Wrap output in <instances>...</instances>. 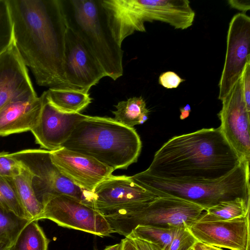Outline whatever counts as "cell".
Wrapping results in <instances>:
<instances>
[{
  "instance_id": "obj_35",
  "label": "cell",
  "mask_w": 250,
  "mask_h": 250,
  "mask_svg": "<svg viewBox=\"0 0 250 250\" xmlns=\"http://www.w3.org/2000/svg\"><path fill=\"white\" fill-rule=\"evenodd\" d=\"M193 250H210L207 245L197 241L192 247Z\"/></svg>"
},
{
  "instance_id": "obj_21",
  "label": "cell",
  "mask_w": 250,
  "mask_h": 250,
  "mask_svg": "<svg viewBox=\"0 0 250 250\" xmlns=\"http://www.w3.org/2000/svg\"><path fill=\"white\" fill-rule=\"evenodd\" d=\"M115 107L116 110L112 111L114 120L125 126L133 127L144 124L148 119L149 110L142 97H134L119 102Z\"/></svg>"
},
{
  "instance_id": "obj_16",
  "label": "cell",
  "mask_w": 250,
  "mask_h": 250,
  "mask_svg": "<svg viewBox=\"0 0 250 250\" xmlns=\"http://www.w3.org/2000/svg\"><path fill=\"white\" fill-rule=\"evenodd\" d=\"M38 97L14 43L0 56V109L15 100Z\"/></svg>"
},
{
  "instance_id": "obj_12",
  "label": "cell",
  "mask_w": 250,
  "mask_h": 250,
  "mask_svg": "<svg viewBox=\"0 0 250 250\" xmlns=\"http://www.w3.org/2000/svg\"><path fill=\"white\" fill-rule=\"evenodd\" d=\"M219 128L241 160H250V113L244 99L241 78L221 101Z\"/></svg>"
},
{
  "instance_id": "obj_39",
  "label": "cell",
  "mask_w": 250,
  "mask_h": 250,
  "mask_svg": "<svg viewBox=\"0 0 250 250\" xmlns=\"http://www.w3.org/2000/svg\"><path fill=\"white\" fill-rule=\"evenodd\" d=\"M193 250V249H192H192H190V250Z\"/></svg>"
},
{
  "instance_id": "obj_10",
  "label": "cell",
  "mask_w": 250,
  "mask_h": 250,
  "mask_svg": "<svg viewBox=\"0 0 250 250\" xmlns=\"http://www.w3.org/2000/svg\"><path fill=\"white\" fill-rule=\"evenodd\" d=\"M63 71L69 88L85 93L106 77L92 52L68 27L65 36Z\"/></svg>"
},
{
  "instance_id": "obj_1",
  "label": "cell",
  "mask_w": 250,
  "mask_h": 250,
  "mask_svg": "<svg viewBox=\"0 0 250 250\" xmlns=\"http://www.w3.org/2000/svg\"><path fill=\"white\" fill-rule=\"evenodd\" d=\"M7 2L14 43L36 83L49 88H69L63 71L67 26L62 0Z\"/></svg>"
},
{
  "instance_id": "obj_29",
  "label": "cell",
  "mask_w": 250,
  "mask_h": 250,
  "mask_svg": "<svg viewBox=\"0 0 250 250\" xmlns=\"http://www.w3.org/2000/svg\"><path fill=\"white\" fill-rule=\"evenodd\" d=\"M244 99L249 112L250 113V59H249L241 76Z\"/></svg>"
},
{
  "instance_id": "obj_31",
  "label": "cell",
  "mask_w": 250,
  "mask_h": 250,
  "mask_svg": "<svg viewBox=\"0 0 250 250\" xmlns=\"http://www.w3.org/2000/svg\"><path fill=\"white\" fill-rule=\"evenodd\" d=\"M136 250H162L156 245L148 241L130 236H127Z\"/></svg>"
},
{
  "instance_id": "obj_18",
  "label": "cell",
  "mask_w": 250,
  "mask_h": 250,
  "mask_svg": "<svg viewBox=\"0 0 250 250\" xmlns=\"http://www.w3.org/2000/svg\"><path fill=\"white\" fill-rule=\"evenodd\" d=\"M44 92L48 101L63 113H80L91 103L89 93L77 90L49 88Z\"/></svg>"
},
{
  "instance_id": "obj_30",
  "label": "cell",
  "mask_w": 250,
  "mask_h": 250,
  "mask_svg": "<svg viewBox=\"0 0 250 250\" xmlns=\"http://www.w3.org/2000/svg\"><path fill=\"white\" fill-rule=\"evenodd\" d=\"M159 83L167 89L176 88L185 81L176 73L168 71L161 74L159 77Z\"/></svg>"
},
{
  "instance_id": "obj_38",
  "label": "cell",
  "mask_w": 250,
  "mask_h": 250,
  "mask_svg": "<svg viewBox=\"0 0 250 250\" xmlns=\"http://www.w3.org/2000/svg\"><path fill=\"white\" fill-rule=\"evenodd\" d=\"M208 248L210 250H223L222 248H218L216 247L208 245Z\"/></svg>"
},
{
  "instance_id": "obj_33",
  "label": "cell",
  "mask_w": 250,
  "mask_h": 250,
  "mask_svg": "<svg viewBox=\"0 0 250 250\" xmlns=\"http://www.w3.org/2000/svg\"><path fill=\"white\" fill-rule=\"evenodd\" d=\"M121 242H122V250H136L134 246L128 238L125 237V238L121 240Z\"/></svg>"
},
{
  "instance_id": "obj_24",
  "label": "cell",
  "mask_w": 250,
  "mask_h": 250,
  "mask_svg": "<svg viewBox=\"0 0 250 250\" xmlns=\"http://www.w3.org/2000/svg\"><path fill=\"white\" fill-rule=\"evenodd\" d=\"M30 221L0 206V244L14 245L20 232Z\"/></svg>"
},
{
  "instance_id": "obj_20",
  "label": "cell",
  "mask_w": 250,
  "mask_h": 250,
  "mask_svg": "<svg viewBox=\"0 0 250 250\" xmlns=\"http://www.w3.org/2000/svg\"><path fill=\"white\" fill-rule=\"evenodd\" d=\"M21 204L30 220H39L44 206L36 197L32 184V176L25 168L13 178Z\"/></svg>"
},
{
  "instance_id": "obj_37",
  "label": "cell",
  "mask_w": 250,
  "mask_h": 250,
  "mask_svg": "<svg viewBox=\"0 0 250 250\" xmlns=\"http://www.w3.org/2000/svg\"><path fill=\"white\" fill-rule=\"evenodd\" d=\"M13 245H8L4 243L0 244V250H13Z\"/></svg>"
},
{
  "instance_id": "obj_14",
  "label": "cell",
  "mask_w": 250,
  "mask_h": 250,
  "mask_svg": "<svg viewBox=\"0 0 250 250\" xmlns=\"http://www.w3.org/2000/svg\"><path fill=\"white\" fill-rule=\"evenodd\" d=\"M42 105L36 125L31 130L37 144L49 151L62 147L76 125L89 116L80 113H65L58 110L41 95Z\"/></svg>"
},
{
  "instance_id": "obj_4",
  "label": "cell",
  "mask_w": 250,
  "mask_h": 250,
  "mask_svg": "<svg viewBox=\"0 0 250 250\" xmlns=\"http://www.w3.org/2000/svg\"><path fill=\"white\" fill-rule=\"evenodd\" d=\"M249 165V161L242 160L225 176L210 181L165 179L144 171L131 177L158 197H178L200 206L206 210L220 202L237 198L250 201Z\"/></svg>"
},
{
  "instance_id": "obj_32",
  "label": "cell",
  "mask_w": 250,
  "mask_h": 250,
  "mask_svg": "<svg viewBox=\"0 0 250 250\" xmlns=\"http://www.w3.org/2000/svg\"><path fill=\"white\" fill-rule=\"evenodd\" d=\"M228 2L230 8L238 10L242 13L246 14L250 9V2L248 0H229Z\"/></svg>"
},
{
  "instance_id": "obj_22",
  "label": "cell",
  "mask_w": 250,
  "mask_h": 250,
  "mask_svg": "<svg viewBox=\"0 0 250 250\" xmlns=\"http://www.w3.org/2000/svg\"><path fill=\"white\" fill-rule=\"evenodd\" d=\"M49 240L38 220H30L19 234L13 250H47Z\"/></svg>"
},
{
  "instance_id": "obj_19",
  "label": "cell",
  "mask_w": 250,
  "mask_h": 250,
  "mask_svg": "<svg viewBox=\"0 0 250 250\" xmlns=\"http://www.w3.org/2000/svg\"><path fill=\"white\" fill-rule=\"evenodd\" d=\"M250 201L242 198L223 201L204 210L198 222H210L231 220L245 216L250 213Z\"/></svg>"
},
{
  "instance_id": "obj_26",
  "label": "cell",
  "mask_w": 250,
  "mask_h": 250,
  "mask_svg": "<svg viewBox=\"0 0 250 250\" xmlns=\"http://www.w3.org/2000/svg\"><path fill=\"white\" fill-rule=\"evenodd\" d=\"M13 42V23L7 0H0V56Z\"/></svg>"
},
{
  "instance_id": "obj_5",
  "label": "cell",
  "mask_w": 250,
  "mask_h": 250,
  "mask_svg": "<svg viewBox=\"0 0 250 250\" xmlns=\"http://www.w3.org/2000/svg\"><path fill=\"white\" fill-rule=\"evenodd\" d=\"M67 26L114 81L123 76L124 51L114 39L100 0H61Z\"/></svg>"
},
{
  "instance_id": "obj_23",
  "label": "cell",
  "mask_w": 250,
  "mask_h": 250,
  "mask_svg": "<svg viewBox=\"0 0 250 250\" xmlns=\"http://www.w3.org/2000/svg\"><path fill=\"white\" fill-rule=\"evenodd\" d=\"M176 227L138 225L128 236L152 243L162 250H167L173 238Z\"/></svg>"
},
{
  "instance_id": "obj_2",
  "label": "cell",
  "mask_w": 250,
  "mask_h": 250,
  "mask_svg": "<svg viewBox=\"0 0 250 250\" xmlns=\"http://www.w3.org/2000/svg\"><path fill=\"white\" fill-rule=\"evenodd\" d=\"M242 160L219 127L203 128L170 139L144 172L165 179L210 181L225 176Z\"/></svg>"
},
{
  "instance_id": "obj_6",
  "label": "cell",
  "mask_w": 250,
  "mask_h": 250,
  "mask_svg": "<svg viewBox=\"0 0 250 250\" xmlns=\"http://www.w3.org/2000/svg\"><path fill=\"white\" fill-rule=\"evenodd\" d=\"M205 210L196 204L173 196L157 197L136 209L104 216L113 233L127 236L138 225L163 227L185 225L197 222Z\"/></svg>"
},
{
  "instance_id": "obj_25",
  "label": "cell",
  "mask_w": 250,
  "mask_h": 250,
  "mask_svg": "<svg viewBox=\"0 0 250 250\" xmlns=\"http://www.w3.org/2000/svg\"><path fill=\"white\" fill-rule=\"evenodd\" d=\"M0 206L20 217L31 220L21 204L13 178L0 176Z\"/></svg>"
},
{
  "instance_id": "obj_13",
  "label": "cell",
  "mask_w": 250,
  "mask_h": 250,
  "mask_svg": "<svg viewBox=\"0 0 250 250\" xmlns=\"http://www.w3.org/2000/svg\"><path fill=\"white\" fill-rule=\"evenodd\" d=\"M50 152L52 162L61 173L88 192H93L96 187L114 170L91 156L63 147Z\"/></svg>"
},
{
  "instance_id": "obj_34",
  "label": "cell",
  "mask_w": 250,
  "mask_h": 250,
  "mask_svg": "<svg viewBox=\"0 0 250 250\" xmlns=\"http://www.w3.org/2000/svg\"><path fill=\"white\" fill-rule=\"evenodd\" d=\"M180 110L181 113L180 118L181 120H183L187 118L191 111L190 106L188 104H187L184 107L181 108Z\"/></svg>"
},
{
  "instance_id": "obj_11",
  "label": "cell",
  "mask_w": 250,
  "mask_h": 250,
  "mask_svg": "<svg viewBox=\"0 0 250 250\" xmlns=\"http://www.w3.org/2000/svg\"><path fill=\"white\" fill-rule=\"evenodd\" d=\"M250 18L238 13L229 25L224 67L219 82L218 99L222 101L240 78L250 59Z\"/></svg>"
},
{
  "instance_id": "obj_27",
  "label": "cell",
  "mask_w": 250,
  "mask_h": 250,
  "mask_svg": "<svg viewBox=\"0 0 250 250\" xmlns=\"http://www.w3.org/2000/svg\"><path fill=\"white\" fill-rule=\"evenodd\" d=\"M197 241L188 227L177 226L167 250H189Z\"/></svg>"
},
{
  "instance_id": "obj_8",
  "label": "cell",
  "mask_w": 250,
  "mask_h": 250,
  "mask_svg": "<svg viewBox=\"0 0 250 250\" xmlns=\"http://www.w3.org/2000/svg\"><path fill=\"white\" fill-rule=\"evenodd\" d=\"M43 219L50 220L62 227L101 237L113 233L106 218L100 211L66 194L54 196L44 205L39 220Z\"/></svg>"
},
{
  "instance_id": "obj_17",
  "label": "cell",
  "mask_w": 250,
  "mask_h": 250,
  "mask_svg": "<svg viewBox=\"0 0 250 250\" xmlns=\"http://www.w3.org/2000/svg\"><path fill=\"white\" fill-rule=\"evenodd\" d=\"M42 105V96L11 101L0 109V136L31 131Z\"/></svg>"
},
{
  "instance_id": "obj_28",
  "label": "cell",
  "mask_w": 250,
  "mask_h": 250,
  "mask_svg": "<svg viewBox=\"0 0 250 250\" xmlns=\"http://www.w3.org/2000/svg\"><path fill=\"white\" fill-rule=\"evenodd\" d=\"M24 169L22 164L10 153L0 152V176L14 178L21 174Z\"/></svg>"
},
{
  "instance_id": "obj_15",
  "label": "cell",
  "mask_w": 250,
  "mask_h": 250,
  "mask_svg": "<svg viewBox=\"0 0 250 250\" xmlns=\"http://www.w3.org/2000/svg\"><path fill=\"white\" fill-rule=\"evenodd\" d=\"M189 229L198 241L206 245L230 250H250V213L229 220L196 222Z\"/></svg>"
},
{
  "instance_id": "obj_7",
  "label": "cell",
  "mask_w": 250,
  "mask_h": 250,
  "mask_svg": "<svg viewBox=\"0 0 250 250\" xmlns=\"http://www.w3.org/2000/svg\"><path fill=\"white\" fill-rule=\"evenodd\" d=\"M10 155L31 174L33 188L43 206L54 196L66 194L93 207L92 192L83 190L65 177L52 162L49 151L27 149Z\"/></svg>"
},
{
  "instance_id": "obj_3",
  "label": "cell",
  "mask_w": 250,
  "mask_h": 250,
  "mask_svg": "<svg viewBox=\"0 0 250 250\" xmlns=\"http://www.w3.org/2000/svg\"><path fill=\"white\" fill-rule=\"evenodd\" d=\"M62 147L91 156L114 170L125 169L137 161L142 142L133 127L113 118L89 116L77 124Z\"/></svg>"
},
{
  "instance_id": "obj_36",
  "label": "cell",
  "mask_w": 250,
  "mask_h": 250,
  "mask_svg": "<svg viewBox=\"0 0 250 250\" xmlns=\"http://www.w3.org/2000/svg\"><path fill=\"white\" fill-rule=\"evenodd\" d=\"M122 242L106 247L103 250H122Z\"/></svg>"
},
{
  "instance_id": "obj_9",
  "label": "cell",
  "mask_w": 250,
  "mask_h": 250,
  "mask_svg": "<svg viewBox=\"0 0 250 250\" xmlns=\"http://www.w3.org/2000/svg\"><path fill=\"white\" fill-rule=\"evenodd\" d=\"M92 194L93 207L104 216L141 208L158 197L125 175H110Z\"/></svg>"
}]
</instances>
